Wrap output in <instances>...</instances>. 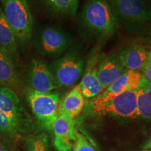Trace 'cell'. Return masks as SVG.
Masks as SVG:
<instances>
[{
  "instance_id": "1",
  "label": "cell",
  "mask_w": 151,
  "mask_h": 151,
  "mask_svg": "<svg viewBox=\"0 0 151 151\" xmlns=\"http://www.w3.org/2000/svg\"><path fill=\"white\" fill-rule=\"evenodd\" d=\"M81 18L86 29L99 37H111L116 30L117 18L108 0H87Z\"/></svg>"
},
{
  "instance_id": "2",
  "label": "cell",
  "mask_w": 151,
  "mask_h": 151,
  "mask_svg": "<svg viewBox=\"0 0 151 151\" xmlns=\"http://www.w3.org/2000/svg\"><path fill=\"white\" fill-rule=\"evenodd\" d=\"M137 90H132L116 95H105L100 93L90 101V111L99 116L109 115L121 118H137L139 117Z\"/></svg>"
},
{
  "instance_id": "3",
  "label": "cell",
  "mask_w": 151,
  "mask_h": 151,
  "mask_svg": "<svg viewBox=\"0 0 151 151\" xmlns=\"http://www.w3.org/2000/svg\"><path fill=\"white\" fill-rule=\"evenodd\" d=\"M0 4L17 41H29L32 34L33 18L27 0H0Z\"/></svg>"
},
{
  "instance_id": "4",
  "label": "cell",
  "mask_w": 151,
  "mask_h": 151,
  "mask_svg": "<svg viewBox=\"0 0 151 151\" xmlns=\"http://www.w3.org/2000/svg\"><path fill=\"white\" fill-rule=\"evenodd\" d=\"M25 95L38 121L45 129L52 131V124L58 116L60 94L55 92H41L28 89Z\"/></svg>"
},
{
  "instance_id": "5",
  "label": "cell",
  "mask_w": 151,
  "mask_h": 151,
  "mask_svg": "<svg viewBox=\"0 0 151 151\" xmlns=\"http://www.w3.org/2000/svg\"><path fill=\"white\" fill-rule=\"evenodd\" d=\"M84 60L78 53L69 52L49 66L58 87H71L83 71Z\"/></svg>"
},
{
  "instance_id": "6",
  "label": "cell",
  "mask_w": 151,
  "mask_h": 151,
  "mask_svg": "<svg viewBox=\"0 0 151 151\" xmlns=\"http://www.w3.org/2000/svg\"><path fill=\"white\" fill-rule=\"evenodd\" d=\"M71 39L65 32L55 27H45L37 37L36 50L43 56L59 55L71 46Z\"/></svg>"
},
{
  "instance_id": "7",
  "label": "cell",
  "mask_w": 151,
  "mask_h": 151,
  "mask_svg": "<svg viewBox=\"0 0 151 151\" xmlns=\"http://www.w3.org/2000/svg\"><path fill=\"white\" fill-rule=\"evenodd\" d=\"M110 5L117 20L137 24L151 19V8L145 0H111Z\"/></svg>"
},
{
  "instance_id": "8",
  "label": "cell",
  "mask_w": 151,
  "mask_h": 151,
  "mask_svg": "<svg viewBox=\"0 0 151 151\" xmlns=\"http://www.w3.org/2000/svg\"><path fill=\"white\" fill-rule=\"evenodd\" d=\"M0 111L11 120L20 133L27 129L29 120L14 90L0 87Z\"/></svg>"
},
{
  "instance_id": "9",
  "label": "cell",
  "mask_w": 151,
  "mask_h": 151,
  "mask_svg": "<svg viewBox=\"0 0 151 151\" xmlns=\"http://www.w3.org/2000/svg\"><path fill=\"white\" fill-rule=\"evenodd\" d=\"M27 83L29 89L38 92H52L58 88L49 66L38 58H32L30 62Z\"/></svg>"
},
{
  "instance_id": "10",
  "label": "cell",
  "mask_w": 151,
  "mask_h": 151,
  "mask_svg": "<svg viewBox=\"0 0 151 151\" xmlns=\"http://www.w3.org/2000/svg\"><path fill=\"white\" fill-rule=\"evenodd\" d=\"M54 146L58 151H70L76 141L77 129L74 119L58 115L52 124Z\"/></svg>"
},
{
  "instance_id": "11",
  "label": "cell",
  "mask_w": 151,
  "mask_h": 151,
  "mask_svg": "<svg viewBox=\"0 0 151 151\" xmlns=\"http://www.w3.org/2000/svg\"><path fill=\"white\" fill-rule=\"evenodd\" d=\"M145 79L140 71L127 70L101 93L105 95H116L138 90Z\"/></svg>"
},
{
  "instance_id": "12",
  "label": "cell",
  "mask_w": 151,
  "mask_h": 151,
  "mask_svg": "<svg viewBox=\"0 0 151 151\" xmlns=\"http://www.w3.org/2000/svg\"><path fill=\"white\" fill-rule=\"evenodd\" d=\"M126 71L118 55H112L97 66V76L104 90Z\"/></svg>"
},
{
  "instance_id": "13",
  "label": "cell",
  "mask_w": 151,
  "mask_h": 151,
  "mask_svg": "<svg viewBox=\"0 0 151 151\" xmlns=\"http://www.w3.org/2000/svg\"><path fill=\"white\" fill-rule=\"evenodd\" d=\"M119 59L126 70L140 71L148 64V51L142 46L134 45L122 50Z\"/></svg>"
},
{
  "instance_id": "14",
  "label": "cell",
  "mask_w": 151,
  "mask_h": 151,
  "mask_svg": "<svg viewBox=\"0 0 151 151\" xmlns=\"http://www.w3.org/2000/svg\"><path fill=\"white\" fill-rule=\"evenodd\" d=\"M97 55H95L89 60L86 72L78 85L83 97L88 99L97 97L104 90L97 76Z\"/></svg>"
},
{
  "instance_id": "15",
  "label": "cell",
  "mask_w": 151,
  "mask_h": 151,
  "mask_svg": "<svg viewBox=\"0 0 151 151\" xmlns=\"http://www.w3.org/2000/svg\"><path fill=\"white\" fill-rule=\"evenodd\" d=\"M85 106V97L79 86H76L62 100L58 106V115L74 119L82 112Z\"/></svg>"
},
{
  "instance_id": "16",
  "label": "cell",
  "mask_w": 151,
  "mask_h": 151,
  "mask_svg": "<svg viewBox=\"0 0 151 151\" xmlns=\"http://www.w3.org/2000/svg\"><path fill=\"white\" fill-rule=\"evenodd\" d=\"M18 41L0 6V50L10 57L14 62L18 58Z\"/></svg>"
},
{
  "instance_id": "17",
  "label": "cell",
  "mask_w": 151,
  "mask_h": 151,
  "mask_svg": "<svg viewBox=\"0 0 151 151\" xmlns=\"http://www.w3.org/2000/svg\"><path fill=\"white\" fill-rule=\"evenodd\" d=\"M20 84V81L14 62L10 57L0 50V87L16 88Z\"/></svg>"
},
{
  "instance_id": "18",
  "label": "cell",
  "mask_w": 151,
  "mask_h": 151,
  "mask_svg": "<svg viewBox=\"0 0 151 151\" xmlns=\"http://www.w3.org/2000/svg\"><path fill=\"white\" fill-rule=\"evenodd\" d=\"M139 117L151 120V83L145 79L137 90Z\"/></svg>"
},
{
  "instance_id": "19",
  "label": "cell",
  "mask_w": 151,
  "mask_h": 151,
  "mask_svg": "<svg viewBox=\"0 0 151 151\" xmlns=\"http://www.w3.org/2000/svg\"><path fill=\"white\" fill-rule=\"evenodd\" d=\"M49 11L60 16L73 17L78 9V0H41Z\"/></svg>"
},
{
  "instance_id": "20",
  "label": "cell",
  "mask_w": 151,
  "mask_h": 151,
  "mask_svg": "<svg viewBox=\"0 0 151 151\" xmlns=\"http://www.w3.org/2000/svg\"><path fill=\"white\" fill-rule=\"evenodd\" d=\"M26 151H52L49 148L48 137L46 134L28 137L25 141Z\"/></svg>"
},
{
  "instance_id": "21",
  "label": "cell",
  "mask_w": 151,
  "mask_h": 151,
  "mask_svg": "<svg viewBox=\"0 0 151 151\" xmlns=\"http://www.w3.org/2000/svg\"><path fill=\"white\" fill-rule=\"evenodd\" d=\"M0 132L10 139L17 138L20 134L16 126L1 111H0Z\"/></svg>"
},
{
  "instance_id": "22",
  "label": "cell",
  "mask_w": 151,
  "mask_h": 151,
  "mask_svg": "<svg viewBox=\"0 0 151 151\" xmlns=\"http://www.w3.org/2000/svg\"><path fill=\"white\" fill-rule=\"evenodd\" d=\"M72 151H95L88 139L77 131Z\"/></svg>"
},
{
  "instance_id": "23",
  "label": "cell",
  "mask_w": 151,
  "mask_h": 151,
  "mask_svg": "<svg viewBox=\"0 0 151 151\" xmlns=\"http://www.w3.org/2000/svg\"><path fill=\"white\" fill-rule=\"evenodd\" d=\"M0 151H11L8 142L1 137H0Z\"/></svg>"
},
{
  "instance_id": "24",
  "label": "cell",
  "mask_w": 151,
  "mask_h": 151,
  "mask_svg": "<svg viewBox=\"0 0 151 151\" xmlns=\"http://www.w3.org/2000/svg\"><path fill=\"white\" fill-rule=\"evenodd\" d=\"M142 73L144 76V77L146 78L147 81H148L149 82L151 83V67L149 66L148 64L143 69Z\"/></svg>"
},
{
  "instance_id": "25",
  "label": "cell",
  "mask_w": 151,
  "mask_h": 151,
  "mask_svg": "<svg viewBox=\"0 0 151 151\" xmlns=\"http://www.w3.org/2000/svg\"><path fill=\"white\" fill-rule=\"evenodd\" d=\"M148 51V65L151 67V46L148 50H147Z\"/></svg>"
},
{
  "instance_id": "26",
  "label": "cell",
  "mask_w": 151,
  "mask_h": 151,
  "mask_svg": "<svg viewBox=\"0 0 151 151\" xmlns=\"http://www.w3.org/2000/svg\"><path fill=\"white\" fill-rule=\"evenodd\" d=\"M141 151H151V150H141Z\"/></svg>"
},
{
  "instance_id": "27",
  "label": "cell",
  "mask_w": 151,
  "mask_h": 151,
  "mask_svg": "<svg viewBox=\"0 0 151 151\" xmlns=\"http://www.w3.org/2000/svg\"><path fill=\"white\" fill-rule=\"evenodd\" d=\"M145 1H149V2H151V0H145Z\"/></svg>"
},
{
  "instance_id": "28",
  "label": "cell",
  "mask_w": 151,
  "mask_h": 151,
  "mask_svg": "<svg viewBox=\"0 0 151 151\" xmlns=\"http://www.w3.org/2000/svg\"><path fill=\"white\" fill-rule=\"evenodd\" d=\"M150 39H151V29H150Z\"/></svg>"
}]
</instances>
